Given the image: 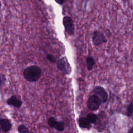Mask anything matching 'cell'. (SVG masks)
<instances>
[{"label":"cell","mask_w":133,"mask_h":133,"mask_svg":"<svg viewBox=\"0 0 133 133\" xmlns=\"http://www.w3.org/2000/svg\"><path fill=\"white\" fill-rule=\"evenodd\" d=\"M41 69L37 65H31L26 67L23 71L24 78L28 82H36L41 76Z\"/></svg>","instance_id":"obj_1"},{"label":"cell","mask_w":133,"mask_h":133,"mask_svg":"<svg viewBox=\"0 0 133 133\" xmlns=\"http://www.w3.org/2000/svg\"><path fill=\"white\" fill-rule=\"evenodd\" d=\"M57 66L61 72L65 74L69 75L72 72V68L66 57H62L58 61Z\"/></svg>","instance_id":"obj_2"},{"label":"cell","mask_w":133,"mask_h":133,"mask_svg":"<svg viewBox=\"0 0 133 133\" xmlns=\"http://www.w3.org/2000/svg\"><path fill=\"white\" fill-rule=\"evenodd\" d=\"M101 103L102 102L100 98L94 94L88 98L87 106L90 111H96L99 109Z\"/></svg>","instance_id":"obj_3"},{"label":"cell","mask_w":133,"mask_h":133,"mask_svg":"<svg viewBox=\"0 0 133 133\" xmlns=\"http://www.w3.org/2000/svg\"><path fill=\"white\" fill-rule=\"evenodd\" d=\"M62 22L67 34L69 35H73L75 31V27L72 18L69 16H65L63 18Z\"/></svg>","instance_id":"obj_4"},{"label":"cell","mask_w":133,"mask_h":133,"mask_svg":"<svg viewBox=\"0 0 133 133\" xmlns=\"http://www.w3.org/2000/svg\"><path fill=\"white\" fill-rule=\"evenodd\" d=\"M92 41L96 46H98L106 43L107 39L104 35L99 31H94L92 34Z\"/></svg>","instance_id":"obj_5"},{"label":"cell","mask_w":133,"mask_h":133,"mask_svg":"<svg viewBox=\"0 0 133 133\" xmlns=\"http://www.w3.org/2000/svg\"><path fill=\"white\" fill-rule=\"evenodd\" d=\"M106 119V115L105 112L103 111H101L99 113L98 115V119L97 122L94 124L95 125V128L98 130L99 132H102L104 129L105 127V124L107 123L105 122V119Z\"/></svg>","instance_id":"obj_6"},{"label":"cell","mask_w":133,"mask_h":133,"mask_svg":"<svg viewBox=\"0 0 133 133\" xmlns=\"http://www.w3.org/2000/svg\"><path fill=\"white\" fill-rule=\"evenodd\" d=\"M95 95H97L100 98L102 103H105L108 98V95L105 89L102 86H96L93 90Z\"/></svg>","instance_id":"obj_7"},{"label":"cell","mask_w":133,"mask_h":133,"mask_svg":"<svg viewBox=\"0 0 133 133\" xmlns=\"http://www.w3.org/2000/svg\"><path fill=\"white\" fill-rule=\"evenodd\" d=\"M12 124L8 118L0 117V132H7L12 128Z\"/></svg>","instance_id":"obj_8"},{"label":"cell","mask_w":133,"mask_h":133,"mask_svg":"<svg viewBox=\"0 0 133 133\" xmlns=\"http://www.w3.org/2000/svg\"><path fill=\"white\" fill-rule=\"evenodd\" d=\"M6 103L8 105L12 106L16 108L19 109L22 104V101L15 95H12L6 100Z\"/></svg>","instance_id":"obj_9"},{"label":"cell","mask_w":133,"mask_h":133,"mask_svg":"<svg viewBox=\"0 0 133 133\" xmlns=\"http://www.w3.org/2000/svg\"><path fill=\"white\" fill-rule=\"evenodd\" d=\"M78 124L81 128L84 129H90L91 127V124L89 123V122L87 120L86 117H81L78 120Z\"/></svg>","instance_id":"obj_10"},{"label":"cell","mask_w":133,"mask_h":133,"mask_svg":"<svg viewBox=\"0 0 133 133\" xmlns=\"http://www.w3.org/2000/svg\"><path fill=\"white\" fill-rule=\"evenodd\" d=\"M86 63L87 69L88 71H91L93 69V67L95 64V61L94 59L91 56H88L86 58Z\"/></svg>","instance_id":"obj_11"},{"label":"cell","mask_w":133,"mask_h":133,"mask_svg":"<svg viewBox=\"0 0 133 133\" xmlns=\"http://www.w3.org/2000/svg\"><path fill=\"white\" fill-rule=\"evenodd\" d=\"M86 118L90 124H94L97 121L98 115H97L95 113H90L86 115Z\"/></svg>","instance_id":"obj_12"},{"label":"cell","mask_w":133,"mask_h":133,"mask_svg":"<svg viewBox=\"0 0 133 133\" xmlns=\"http://www.w3.org/2000/svg\"><path fill=\"white\" fill-rule=\"evenodd\" d=\"M54 128L59 131H63L64 130V125L63 122L61 121H57Z\"/></svg>","instance_id":"obj_13"},{"label":"cell","mask_w":133,"mask_h":133,"mask_svg":"<svg viewBox=\"0 0 133 133\" xmlns=\"http://www.w3.org/2000/svg\"><path fill=\"white\" fill-rule=\"evenodd\" d=\"M7 80V79L5 75L0 73V89L5 86Z\"/></svg>","instance_id":"obj_14"},{"label":"cell","mask_w":133,"mask_h":133,"mask_svg":"<svg viewBox=\"0 0 133 133\" xmlns=\"http://www.w3.org/2000/svg\"><path fill=\"white\" fill-rule=\"evenodd\" d=\"M19 133H28L29 130L28 128L24 124H20L17 128Z\"/></svg>","instance_id":"obj_15"},{"label":"cell","mask_w":133,"mask_h":133,"mask_svg":"<svg viewBox=\"0 0 133 133\" xmlns=\"http://www.w3.org/2000/svg\"><path fill=\"white\" fill-rule=\"evenodd\" d=\"M57 121V120L56 119L55 117L51 116L48 119L47 124H48V126H50L51 128H54V125H55Z\"/></svg>","instance_id":"obj_16"},{"label":"cell","mask_w":133,"mask_h":133,"mask_svg":"<svg viewBox=\"0 0 133 133\" xmlns=\"http://www.w3.org/2000/svg\"><path fill=\"white\" fill-rule=\"evenodd\" d=\"M133 113V105L132 102H131L127 108V116H131Z\"/></svg>","instance_id":"obj_17"},{"label":"cell","mask_w":133,"mask_h":133,"mask_svg":"<svg viewBox=\"0 0 133 133\" xmlns=\"http://www.w3.org/2000/svg\"><path fill=\"white\" fill-rule=\"evenodd\" d=\"M46 58L48 59V60H49L51 63H55L56 61L55 57L52 55L47 54L46 56Z\"/></svg>","instance_id":"obj_18"},{"label":"cell","mask_w":133,"mask_h":133,"mask_svg":"<svg viewBox=\"0 0 133 133\" xmlns=\"http://www.w3.org/2000/svg\"><path fill=\"white\" fill-rule=\"evenodd\" d=\"M55 1L57 3L60 4V5H62L65 1V0H55Z\"/></svg>","instance_id":"obj_19"},{"label":"cell","mask_w":133,"mask_h":133,"mask_svg":"<svg viewBox=\"0 0 133 133\" xmlns=\"http://www.w3.org/2000/svg\"><path fill=\"white\" fill-rule=\"evenodd\" d=\"M133 129L132 127H131L127 133H133V129Z\"/></svg>","instance_id":"obj_20"},{"label":"cell","mask_w":133,"mask_h":133,"mask_svg":"<svg viewBox=\"0 0 133 133\" xmlns=\"http://www.w3.org/2000/svg\"><path fill=\"white\" fill-rule=\"evenodd\" d=\"M28 133H34V132H30V131H29V132Z\"/></svg>","instance_id":"obj_21"}]
</instances>
